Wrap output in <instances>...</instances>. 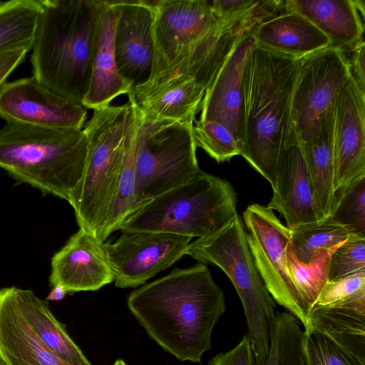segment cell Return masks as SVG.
I'll return each mask as SVG.
<instances>
[{"label":"cell","mask_w":365,"mask_h":365,"mask_svg":"<svg viewBox=\"0 0 365 365\" xmlns=\"http://www.w3.org/2000/svg\"><path fill=\"white\" fill-rule=\"evenodd\" d=\"M41 10V0L0 1V53L23 46L32 48Z\"/></svg>","instance_id":"obj_28"},{"label":"cell","mask_w":365,"mask_h":365,"mask_svg":"<svg viewBox=\"0 0 365 365\" xmlns=\"http://www.w3.org/2000/svg\"><path fill=\"white\" fill-rule=\"evenodd\" d=\"M252 35L257 46L297 58L330 46L329 38L316 26L290 11L262 22Z\"/></svg>","instance_id":"obj_23"},{"label":"cell","mask_w":365,"mask_h":365,"mask_svg":"<svg viewBox=\"0 0 365 365\" xmlns=\"http://www.w3.org/2000/svg\"><path fill=\"white\" fill-rule=\"evenodd\" d=\"M31 49V47L23 46L0 53V87L14 69L23 62Z\"/></svg>","instance_id":"obj_39"},{"label":"cell","mask_w":365,"mask_h":365,"mask_svg":"<svg viewBox=\"0 0 365 365\" xmlns=\"http://www.w3.org/2000/svg\"><path fill=\"white\" fill-rule=\"evenodd\" d=\"M127 305L149 336L180 361L201 363L226 310L223 291L205 264L175 268L133 291Z\"/></svg>","instance_id":"obj_1"},{"label":"cell","mask_w":365,"mask_h":365,"mask_svg":"<svg viewBox=\"0 0 365 365\" xmlns=\"http://www.w3.org/2000/svg\"><path fill=\"white\" fill-rule=\"evenodd\" d=\"M115 16L114 53L118 71L130 90L146 83L154 57L150 1H110Z\"/></svg>","instance_id":"obj_15"},{"label":"cell","mask_w":365,"mask_h":365,"mask_svg":"<svg viewBox=\"0 0 365 365\" xmlns=\"http://www.w3.org/2000/svg\"><path fill=\"white\" fill-rule=\"evenodd\" d=\"M185 255L219 267L231 280L243 306L256 365H265L277 312L255 264L240 215L217 231L190 242Z\"/></svg>","instance_id":"obj_5"},{"label":"cell","mask_w":365,"mask_h":365,"mask_svg":"<svg viewBox=\"0 0 365 365\" xmlns=\"http://www.w3.org/2000/svg\"><path fill=\"white\" fill-rule=\"evenodd\" d=\"M255 46L252 34L236 43L206 89L200 106V120H214L225 125L236 138L241 151L242 78L246 63Z\"/></svg>","instance_id":"obj_18"},{"label":"cell","mask_w":365,"mask_h":365,"mask_svg":"<svg viewBox=\"0 0 365 365\" xmlns=\"http://www.w3.org/2000/svg\"><path fill=\"white\" fill-rule=\"evenodd\" d=\"M115 16L110 1L98 0V21L88 91L81 105L96 109L110 105L130 88L120 76L115 60Z\"/></svg>","instance_id":"obj_20"},{"label":"cell","mask_w":365,"mask_h":365,"mask_svg":"<svg viewBox=\"0 0 365 365\" xmlns=\"http://www.w3.org/2000/svg\"><path fill=\"white\" fill-rule=\"evenodd\" d=\"M113 365H127L125 361L120 359H117Z\"/></svg>","instance_id":"obj_41"},{"label":"cell","mask_w":365,"mask_h":365,"mask_svg":"<svg viewBox=\"0 0 365 365\" xmlns=\"http://www.w3.org/2000/svg\"><path fill=\"white\" fill-rule=\"evenodd\" d=\"M314 305L365 312V270L329 281Z\"/></svg>","instance_id":"obj_33"},{"label":"cell","mask_w":365,"mask_h":365,"mask_svg":"<svg viewBox=\"0 0 365 365\" xmlns=\"http://www.w3.org/2000/svg\"><path fill=\"white\" fill-rule=\"evenodd\" d=\"M192 136L196 147L203 149L217 163L229 161L240 155L238 141L223 124L214 120H195Z\"/></svg>","instance_id":"obj_34"},{"label":"cell","mask_w":365,"mask_h":365,"mask_svg":"<svg viewBox=\"0 0 365 365\" xmlns=\"http://www.w3.org/2000/svg\"><path fill=\"white\" fill-rule=\"evenodd\" d=\"M0 365H5V364L2 362V361H1V359H0Z\"/></svg>","instance_id":"obj_42"},{"label":"cell","mask_w":365,"mask_h":365,"mask_svg":"<svg viewBox=\"0 0 365 365\" xmlns=\"http://www.w3.org/2000/svg\"><path fill=\"white\" fill-rule=\"evenodd\" d=\"M305 365H365L323 334L304 330Z\"/></svg>","instance_id":"obj_35"},{"label":"cell","mask_w":365,"mask_h":365,"mask_svg":"<svg viewBox=\"0 0 365 365\" xmlns=\"http://www.w3.org/2000/svg\"><path fill=\"white\" fill-rule=\"evenodd\" d=\"M365 270V236L351 235L333 252L329 281Z\"/></svg>","instance_id":"obj_36"},{"label":"cell","mask_w":365,"mask_h":365,"mask_svg":"<svg viewBox=\"0 0 365 365\" xmlns=\"http://www.w3.org/2000/svg\"><path fill=\"white\" fill-rule=\"evenodd\" d=\"M68 294L66 291L61 286L52 287L51 291L46 297V300L59 301L63 299Z\"/></svg>","instance_id":"obj_40"},{"label":"cell","mask_w":365,"mask_h":365,"mask_svg":"<svg viewBox=\"0 0 365 365\" xmlns=\"http://www.w3.org/2000/svg\"><path fill=\"white\" fill-rule=\"evenodd\" d=\"M135 118L128 133L124 159L115 192L96 235V237L103 243L112 232L118 229L122 222L133 210L135 160L139 130V118L135 108Z\"/></svg>","instance_id":"obj_27"},{"label":"cell","mask_w":365,"mask_h":365,"mask_svg":"<svg viewBox=\"0 0 365 365\" xmlns=\"http://www.w3.org/2000/svg\"><path fill=\"white\" fill-rule=\"evenodd\" d=\"M83 130H61L6 123L0 129V168L26 183L68 202L87 155Z\"/></svg>","instance_id":"obj_4"},{"label":"cell","mask_w":365,"mask_h":365,"mask_svg":"<svg viewBox=\"0 0 365 365\" xmlns=\"http://www.w3.org/2000/svg\"><path fill=\"white\" fill-rule=\"evenodd\" d=\"M333 110L334 105L323 118L317 138L307 143L302 142L317 202L325 216L329 215L334 193Z\"/></svg>","instance_id":"obj_26"},{"label":"cell","mask_w":365,"mask_h":365,"mask_svg":"<svg viewBox=\"0 0 365 365\" xmlns=\"http://www.w3.org/2000/svg\"><path fill=\"white\" fill-rule=\"evenodd\" d=\"M14 302L38 339L70 365H91L68 335L66 327L52 314L47 301L31 290L10 287Z\"/></svg>","instance_id":"obj_24"},{"label":"cell","mask_w":365,"mask_h":365,"mask_svg":"<svg viewBox=\"0 0 365 365\" xmlns=\"http://www.w3.org/2000/svg\"><path fill=\"white\" fill-rule=\"evenodd\" d=\"M319 331L365 363V312L314 305L304 330Z\"/></svg>","instance_id":"obj_25"},{"label":"cell","mask_w":365,"mask_h":365,"mask_svg":"<svg viewBox=\"0 0 365 365\" xmlns=\"http://www.w3.org/2000/svg\"><path fill=\"white\" fill-rule=\"evenodd\" d=\"M207 365H256L248 336L245 335L231 350L212 357Z\"/></svg>","instance_id":"obj_37"},{"label":"cell","mask_w":365,"mask_h":365,"mask_svg":"<svg viewBox=\"0 0 365 365\" xmlns=\"http://www.w3.org/2000/svg\"><path fill=\"white\" fill-rule=\"evenodd\" d=\"M205 89L195 80L177 77L130 90L129 101L145 119L153 121L195 120Z\"/></svg>","instance_id":"obj_19"},{"label":"cell","mask_w":365,"mask_h":365,"mask_svg":"<svg viewBox=\"0 0 365 365\" xmlns=\"http://www.w3.org/2000/svg\"><path fill=\"white\" fill-rule=\"evenodd\" d=\"M137 113L139 130L133 211L202 172L192 136L195 120L153 121Z\"/></svg>","instance_id":"obj_8"},{"label":"cell","mask_w":365,"mask_h":365,"mask_svg":"<svg viewBox=\"0 0 365 365\" xmlns=\"http://www.w3.org/2000/svg\"><path fill=\"white\" fill-rule=\"evenodd\" d=\"M301 323L289 312L277 313L269 354L265 365H305Z\"/></svg>","instance_id":"obj_31"},{"label":"cell","mask_w":365,"mask_h":365,"mask_svg":"<svg viewBox=\"0 0 365 365\" xmlns=\"http://www.w3.org/2000/svg\"><path fill=\"white\" fill-rule=\"evenodd\" d=\"M267 207L279 212L289 230L326 217L319 208L302 143L292 121L282 140L276 187Z\"/></svg>","instance_id":"obj_14"},{"label":"cell","mask_w":365,"mask_h":365,"mask_svg":"<svg viewBox=\"0 0 365 365\" xmlns=\"http://www.w3.org/2000/svg\"><path fill=\"white\" fill-rule=\"evenodd\" d=\"M150 4L154 57L148 81L197 43L217 21L212 1L156 0Z\"/></svg>","instance_id":"obj_13"},{"label":"cell","mask_w":365,"mask_h":365,"mask_svg":"<svg viewBox=\"0 0 365 365\" xmlns=\"http://www.w3.org/2000/svg\"><path fill=\"white\" fill-rule=\"evenodd\" d=\"M291 231L290 248L297 259L307 263L314 253L344 242L352 235L329 216L302 224Z\"/></svg>","instance_id":"obj_30"},{"label":"cell","mask_w":365,"mask_h":365,"mask_svg":"<svg viewBox=\"0 0 365 365\" xmlns=\"http://www.w3.org/2000/svg\"><path fill=\"white\" fill-rule=\"evenodd\" d=\"M300 58L257 45L242 78V156L276 187L282 140L291 123V104Z\"/></svg>","instance_id":"obj_2"},{"label":"cell","mask_w":365,"mask_h":365,"mask_svg":"<svg viewBox=\"0 0 365 365\" xmlns=\"http://www.w3.org/2000/svg\"><path fill=\"white\" fill-rule=\"evenodd\" d=\"M114 281L103 242L79 229L51 258V287H62L68 294L97 291Z\"/></svg>","instance_id":"obj_17"},{"label":"cell","mask_w":365,"mask_h":365,"mask_svg":"<svg viewBox=\"0 0 365 365\" xmlns=\"http://www.w3.org/2000/svg\"><path fill=\"white\" fill-rule=\"evenodd\" d=\"M345 53L327 47L299 60L291 104V121L302 143L318 135L321 123L350 78Z\"/></svg>","instance_id":"obj_10"},{"label":"cell","mask_w":365,"mask_h":365,"mask_svg":"<svg viewBox=\"0 0 365 365\" xmlns=\"http://www.w3.org/2000/svg\"><path fill=\"white\" fill-rule=\"evenodd\" d=\"M327 216L352 235L365 236V175L334 191Z\"/></svg>","instance_id":"obj_32"},{"label":"cell","mask_w":365,"mask_h":365,"mask_svg":"<svg viewBox=\"0 0 365 365\" xmlns=\"http://www.w3.org/2000/svg\"><path fill=\"white\" fill-rule=\"evenodd\" d=\"M236 208L237 195L231 184L202 171L133 211L118 230L200 238L226 225L237 215Z\"/></svg>","instance_id":"obj_6"},{"label":"cell","mask_w":365,"mask_h":365,"mask_svg":"<svg viewBox=\"0 0 365 365\" xmlns=\"http://www.w3.org/2000/svg\"><path fill=\"white\" fill-rule=\"evenodd\" d=\"M343 242L329 248L318 250L307 263L297 259L290 245L287 248V262L292 279L309 312L323 288L329 282L331 255Z\"/></svg>","instance_id":"obj_29"},{"label":"cell","mask_w":365,"mask_h":365,"mask_svg":"<svg viewBox=\"0 0 365 365\" xmlns=\"http://www.w3.org/2000/svg\"><path fill=\"white\" fill-rule=\"evenodd\" d=\"M192 238L154 232H122L103 247L115 286L136 287L163 271L185 255Z\"/></svg>","instance_id":"obj_11"},{"label":"cell","mask_w":365,"mask_h":365,"mask_svg":"<svg viewBox=\"0 0 365 365\" xmlns=\"http://www.w3.org/2000/svg\"><path fill=\"white\" fill-rule=\"evenodd\" d=\"M0 359L5 365H70L38 339L20 313L10 287L0 289Z\"/></svg>","instance_id":"obj_22"},{"label":"cell","mask_w":365,"mask_h":365,"mask_svg":"<svg viewBox=\"0 0 365 365\" xmlns=\"http://www.w3.org/2000/svg\"><path fill=\"white\" fill-rule=\"evenodd\" d=\"M334 190L365 175V91L350 76L334 104Z\"/></svg>","instance_id":"obj_16"},{"label":"cell","mask_w":365,"mask_h":365,"mask_svg":"<svg viewBox=\"0 0 365 365\" xmlns=\"http://www.w3.org/2000/svg\"><path fill=\"white\" fill-rule=\"evenodd\" d=\"M135 114L130 101L98 108L83 129L88 142L86 163L68 203L79 229L95 237L115 192Z\"/></svg>","instance_id":"obj_7"},{"label":"cell","mask_w":365,"mask_h":365,"mask_svg":"<svg viewBox=\"0 0 365 365\" xmlns=\"http://www.w3.org/2000/svg\"><path fill=\"white\" fill-rule=\"evenodd\" d=\"M243 220L250 251L267 291L276 302L298 319L305 329L310 312L292 279L287 262L290 230L273 210L259 204L249 205Z\"/></svg>","instance_id":"obj_9"},{"label":"cell","mask_w":365,"mask_h":365,"mask_svg":"<svg viewBox=\"0 0 365 365\" xmlns=\"http://www.w3.org/2000/svg\"><path fill=\"white\" fill-rule=\"evenodd\" d=\"M86 115L81 104L52 91L34 76L5 82L0 87V118L6 123L82 130Z\"/></svg>","instance_id":"obj_12"},{"label":"cell","mask_w":365,"mask_h":365,"mask_svg":"<svg viewBox=\"0 0 365 365\" xmlns=\"http://www.w3.org/2000/svg\"><path fill=\"white\" fill-rule=\"evenodd\" d=\"M41 1L31 56L33 76L81 104L91 81L98 0Z\"/></svg>","instance_id":"obj_3"},{"label":"cell","mask_w":365,"mask_h":365,"mask_svg":"<svg viewBox=\"0 0 365 365\" xmlns=\"http://www.w3.org/2000/svg\"><path fill=\"white\" fill-rule=\"evenodd\" d=\"M284 9L304 16L329 38L330 47L343 52L364 39V1L285 0Z\"/></svg>","instance_id":"obj_21"},{"label":"cell","mask_w":365,"mask_h":365,"mask_svg":"<svg viewBox=\"0 0 365 365\" xmlns=\"http://www.w3.org/2000/svg\"><path fill=\"white\" fill-rule=\"evenodd\" d=\"M344 53H349V56L345 55L351 76L359 87L365 91V43L364 39Z\"/></svg>","instance_id":"obj_38"}]
</instances>
